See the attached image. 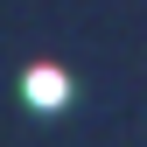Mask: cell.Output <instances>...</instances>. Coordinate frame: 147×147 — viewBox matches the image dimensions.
<instances>
[{
  "instance_id": "cell-1",
  "label": "cell",
  "mask_w": 147,
  "mask_h": 147,
  "mask_svg": "<svg viewBox=\"0 0 147 147\" xmlns=\"http://www.w3.org/2000/svg\"><path fill=\"white\" fill-rule=\"evenodd\" d=\"M21 98L35 105V112H56V105L70 98V77L56 63H28V77H21Z\"/></svg>"
}]
</instances>
